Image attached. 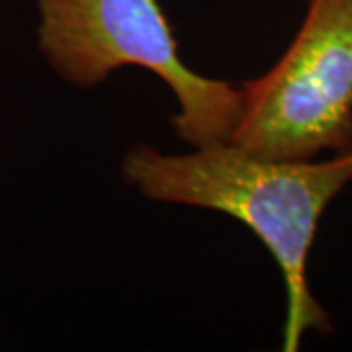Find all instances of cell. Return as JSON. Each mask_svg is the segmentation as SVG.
Returning <instances> with one entry per match:
<instances>
[{"mask_svg": "<svg viewBox=\"0 0 352 352\" xmlns=\"http://www.w3.org/2000/svg\"><path fill=\"white\" fill-rule=\"evenodd\" d=\"M229 141L272 159H315L352 147V0H305L288 50L243 82Z\"/></svg>", "mask_w": 352, "mask_h": 352, "instance_id": "3957f363", "label": "cell"}, {"mask_svg": "<svg viewBox=\"0 0 352 352\" xmlns=\"http://www.w3.org/2000/svg\"><path fill=\"white\" fill-rule=\"evenodd\" d=\"M38 47L51 69L78 88L104 82L116 69L143 67L173 90L176 135L192 147L229 141L241 113V90L198 75L180 57L159 0H34Z\"/></svg>", "mask_w": 352, "mask_h": 352, "instance_id": "7a4b0ae2", "label": "cell"}, {"mask_svg": "<svg viewBox=\"0 0 352 352\" xmlns=\"http://www.w3.org/2000/svg\"><path fill=\"white\" fill-rule=\"evenodd\" d=\"M122 175L147 200L221 212L263 241L286 284L284 351H298L305 333L333 331L311 294L307 266L325 210L352 184V147L327 159H272L233 141L186 155L138 145L126 155Z\"/></svg>", "mask_w": 352, "mask_h": 352, "instance_id": "6da1fadb", "label": "cell"}]
</instances>
